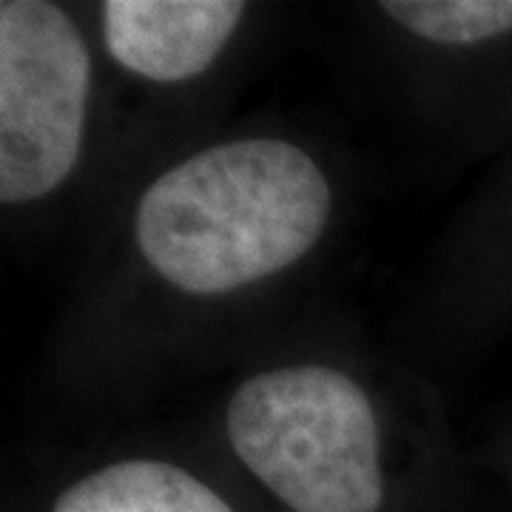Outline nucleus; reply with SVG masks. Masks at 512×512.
<instances>
[{
	"label": "nucleus",
	"instance_id": "5",
	"mask_svg": "<svg viewBox=\"0 0 512 512\" xmlns=\"http://www.w3.org/2000/svg\"><path fill=\"white\" fill-rule=\"evenodd\" d=\"M55 512H234L220 495L163 461H120L77 481Z\"/></svg>",
	"mask_w": 512,
	"mask_h": 512
},
{
	"label": "nucleus",
	"instance_id": "3",
	"mask_svg": "<svg viewBox=\"0 0 512 512\" xmlns=\"http://www.w3.org/2000/svg\"><path fill=\"white\" fill-rule=\"evenodd\" d=\"M92 57L72 18L46 0L0 3V200L46 197L83 146Z\"/></svg>",
	"mask_w": 512,
	"mask_h": 512
},
{
	"label": "nucleus",
	"instance_id": "1",
	"mask_svg": "<svg viewBox=\"0 0 512 512\" xmlns=\"http://www.w3.org/2000/svg\"><path fill=\"white\" fill-rule=\"evenodd\" d=\"M328 217V180L302 148L242 140L165 171L140 200L137 242L171 285L211 296L288 268Z\"/></svg>",
	"mask_w": 512,
	"mask_h": 512
},
{
	"label": "nucleus",
	"instance_id": "4",
	"mask_svg": "<svg viewBox=\"0 0 512 512\" xmlns=\"http://www.w3.org/2000/svg\"><path fill=\"white\" fill-rule=\"evenodd\" d=\"M242 15L237 0H106L103 35L128 72L180 83L214 63Z\"/></svg>",
	"mask_w": 512,
	"mask_h": 512
},
{
	"label": "nucleus",
	"instance_id": "2",
	"mask_svg": "<svg viewBox=\"0 0 512 512\" xmlns=\"http://www.w3.org/2000/svg\"><path fill=\"white\" fill-rule=\"evenodd\" d=\"M237 456L293 512H379V424L365 390L330 367L259 373L228 404Z\"/></svg>",
	"mask_w": 512,
	"mask_h": 512
},
{
	"label": "nucleus",
	"instance_id": "6",
	"mask_svg": "<svg viewBox=\"0 0 512 512\" xmlns=\"http://www.w3.org/2000/svg\"><path fill=\"white\" fill-rule=\"evenodd\" d=\"M382 9L413 35L464 46L512 29V0H387Z\"/></svg>",
	"mask_w": 512,
	"mask_h": 512
}]
</instances>
